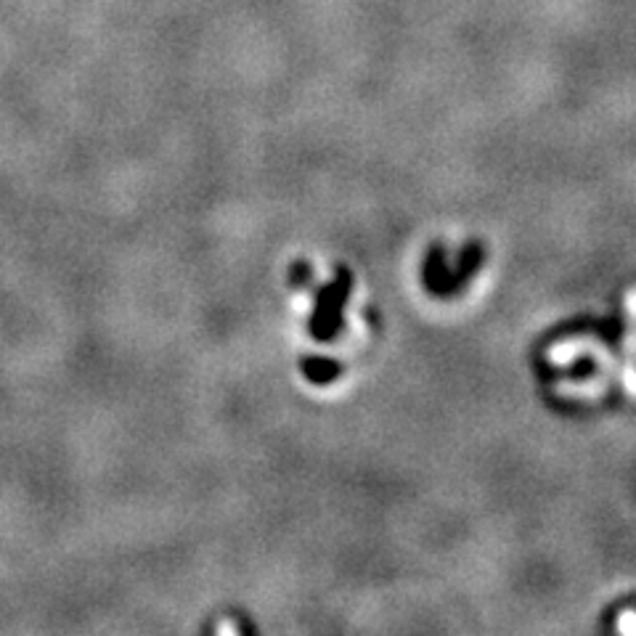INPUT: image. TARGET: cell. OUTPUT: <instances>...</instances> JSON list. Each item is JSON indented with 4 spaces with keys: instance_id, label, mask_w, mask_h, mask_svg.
<instances>
[{
    "instance_id": "6da1fadb",
    "label": "cell",
    "mask_w": 636,
    "mask_h": 636,
    "mask_svg": "<svg viewBox=\"0 0 636 636\" xmlns=\"http://www.w3.org/2000/svg\"><path fill=\"white\" fill-rule=\"evenodd\" d=\"M350 287H353V276L348 268H337L332 284L318 289L316 295V311L311 316V332L318 340L329 342L334 334L342 329V311L348 303Z\"/></svg>"
},
{
    "instance_id": "7a4b0ae2",
    "label": "cell",
    "mask_w": 636,
    "mask_h": 636,
    "mask_svg": "<svg viewBox=\"0 0 636 636\" xmlns=\"http://www.w3.org/2000/svg\"><path fill=\"white\" fill-rule=\"evenodd\" d=\"M581 356H597L599 364L605 366L610 374H613V371H618V364H613V356L607 353L605 345L597 340H591V337H573V340H562L546 350V361L554 366L576 364Z\"/></svg>"
},
{
    "instance_id": "3957f363",
    "label": "cell",
    "mask_w": 636,
    "mask_h": 636,
    "mask_svg": "<svg viewBox=\"0 0 636 636\" xmlns=\"http://www.w3.org/2000/svg\"><path fill=\"white\" fill-rule=\"evenodd\" d=\"M626 316H629V324L623 334V356L618 374H621L623 390L636 398V287L626 292Z\"/></svg>"
},
{
    "instance_id": "277c9868",
    "label": "cell",
    "mask_w": 636,
    "mask_h": 636,
    "mask_svg": "<svg viewBox=\"0 0 636 636\" xmlns=\"http://www.w3.org/2000/svg\"><path fill=\"white\" fill-rule=\"evenodd\" d=\"M303 374L316 385H329L334 377H340L342 366L329 361V358H305Z\"/></svg>"
},
{
    "instance_id": "5b68a950",
    "label": "cell",
    "mask_w": 636,
    "mask_h": 636,
    "mask_svg": "<svg viewBox=\"0 0 636 636\" xmlns=\"http://www.w3.org/2000/svg\"><path fill=\"white\" fill-rule=\"evenodd\" d=\"M308 279H311V268H308V263H297L295 268H292V284L303 287V284H308Z\"/></svg>"
},
{
    "instance_id": "8992f818",
    "label": "cell",
    "mask_w": 636,
    "mask_h": 636,
    "mask_svg": "<svg viewBox=\"0 0 636 636\" xmlns=\"http://www.w3.org/2000/svg\"><path fill=\"white\" fill-rule=\"evenodd\" d=\"M618 631L621 634H636V613H623L621 621H618Z\"/></svg>"
}]
</instances>
